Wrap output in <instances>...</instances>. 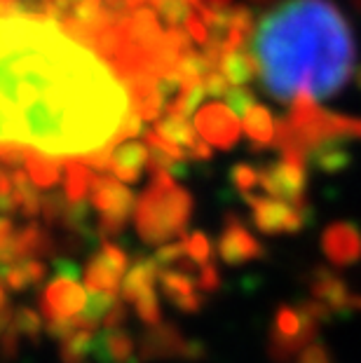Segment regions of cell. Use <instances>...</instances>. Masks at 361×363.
Instances as JSON below:
<instances>
[{"label": "cell", "instance_id": "obj_1", "mask_svg": "<svg viewBox=\"0 0 361 363\" xmlns=\"http://www.w3.org/2000/svg\"><path fill=\"white\" fill-rule=\"evenodd\" d=\"M127 113V87L94 52L52 21L0 17V143L87 157Z\"/></svg>", "mask_w": 361, "mask_h": 363}, {"label": "cell", "instance_id": "obj_2", "mask_svg": "<svg viewBox=\"0 0 361 363\" xmlns=\"http://www.w3.org/2000/svg\"><path fill=\"white\" fill-rule=\"evenodd\" d=\"M253 64L265 91L282 104H319L355 73L357 45L331 0H284L253 35Z\"/></svg>", "mask_w": 361, "mask_h": 363}, {"label": "cell", "instance_id": "obj_3", "mask_svg": "<svg viewBox=\"0 0 361 363\" xmlns=\"http://www.w3.org/2000/svg\"><path fill=\"white\" fill-rule=\"evenodd\" d=\"M193 199L176 185L172 174L152 167V183L136 204V230L148 244H162L183 233Z\"/></svg>", "mask_w": 361, "mask_h": 363}, {"label": "cell", "instance_id": "obj_4", "mask_svg": "<svg viewBox=\"0 0 361 363\" xmlns=\"http://www.w3.org/2000/svg\"><path fill=\"white\" fill-rule=\"evenodd\" d=\"M80 269L73 262H57V274L43 296V312L52 321H73L87 307V293L78 281Z\"/></svg>", "mask_w": 361, "mask_h": 363}, {"label": "cell", "instance_id": "obj_5", "mask_svg": "<svg viewBox=\"0 0 361 363\" xmlns=\"http://www.w3.org/2000/svg\"><path fill=\"white\" fill-rule=\"evenodd\" d=\"M89 199L96 211L101 213V233L106 235H118L134 208V195L115 176L94 179Z\"/></svg>", "mask_w": 361, "mask_h": 363}, {"label": "cell", "instance_id": "obj_6", "mask_svg": "<svg viewBox=\"0 0 361 363\" xmlns=\"http://www.w3.org/2000/svg\"><path fill=\"white\" fill-rule=\"evenodd\" d=\"M127 269V253L115 246L113 242H104L101 253L87 262L84 269V286L96 293H115L120 289V279H125Z\"/></svg>", "mask_w": 361, "mask_h": 363}, {"label": "cell", "instance_id": "obj_7", "mask_svg": "<svg viewBox=\"0 0 361 363\" xmlns=\"http://www.w3.org/2000/svg\"><path fill=\"white\" fill-rule=\"evenodd\" d=\"M195 129L206 143L218 145V148H230L240 136V120H237V113L230 106L209 104L197 111Z\"/></svg>", "mask_w": 361, "mask_h": 363}, {"label": "cell", "instance_id": "obj_8", "mask_svg": "<svg viewBox=\"0 0 361 363\" xmlns=\"http://www.w3.org/2000/svg\"><path fill=\"white\" fill-rule=\"evenodd\" d=\"M253 216L263 233H287L301 225V213L284 199H253Z\"/></svg>", "mask_w": 361, "mask_h": 363}, {"label": "cell", "instance_id": "obj_9", "mask_svg": "<svg viewBox=\"0 0 361 363\" xmlns=\"http://www.w3.org/2000/svg\"><path fill=\"white\" fill-rule=\"evenodd\" d=\"M143 164H148V148L139 141H125L113 148L109 172L122 183H136Z\"/></svg>", "mask_w": 361, "mask_h": 363}, {"label": "cell", "instance_id": "obj_10", "mask_svg": "<svg viewBox=\"0 0 361 363\" xmlns=\"http://www.w3.org/2000/svg\"><path fill=\"white\" fill-rule=\"evenodd\" d=\"M218 251L226 262H244V260H251L260 256V246L258 242L253 239L247 230H244L240 223H230L226 228V233L221 235V242H218Z\"/></svg>", "mask_w": 361, "mask_h": 363}, {"label": "cell", "instance_id": "obj_11", "mask_svg": "<svg viewBox=\"0 0 361 363\" xmlns=\"http://www.w3.org/2000/svg\"><path fill=\"white\" fill-rule=\"evenodd\" d=\"M160 267L155 258H148V260H141L129 269L127 277L122 279V296L129 303H134L136 298H141L143 293H148L155 289V281H157V274H160Z\"/></svg>", "mask_w": 361, "mask_h": 363}, {"label": "cell", "instance_id": "obj_12", "mask_svg": "<svg viewBox=\"0 0 361 363\" xmlns=\"http://www.w3.org/2000/svg\"><path fill=\"white\" fill-rule=\"evenodd\" d=\"M160 279H162L165 296L172 300L174 305H179L181 310H186V312L197 310L199 298H197L195 281L190 279V277H186L183 272H162Z\"/></svg>", "mask_w": 361, "mask_h": 363}, {"label": "cell", "instance_id": "obj_13", "mask_svg": "<svg viewBox=\"0 0 361 363\" xmlns=\"http://www.w3.org/2000/svg\"><path fill=\"white\" fill-rule=\"evenodd\" d=\"M24 164H26V172L30 176V181L35 183V188H52V185L59 183L61 164L57 160H52V155H45V152L26 148Z\"/></svg>", "mask_w": 361, "mask_h": 363}, {"label": "cell", "instance_id": "obj_14", "mask_svg": "<svg viewBox=\"0 0 361 363\" xmlns=\"http://www.w3.org/2000/svg\"><path fill=\"white\" fill-rule=\"evenodd\" d=\"M43 277H45V265L33 258L10 262V265H0V279L17 291L35 284L38 279H43Z\"/></svg>", "mask_w": 361, "mask_h": 363}, {"label": "cell", "instance_id": "obj_15", "mask_svg": "<svg viewBox=\"0 0 361 363\" xmlns=\"http://www.w3.org/2000/svg\"><path fill=\"white\" fill-rule=\"evenodd\" d=\"M155 131L162 138H167V141L181 145L183 150H193L199 143V138L195 136V127H190L188 120L181 118V115H167V118L157 120Z\"/></svg>", "mask_w": 361, "mask_h": 363}, {"label": "cell", "instance_id": "obj_16", "mask_svg": "<svg viewBox=\"0 0 361 363\" xmlns=\"http://www.w3.org/2000/svg\"><path fill=\"white\" fill-rule=\"evenodd\" d=\"M94 176H91V167L84 162H68L66 164V199L68 202H82L84 195L91 190Z\"/></svg>", "mask_w": 361, "mask_h": 363}, {"label": "cell", "instance_id": "obj_17", "mask_svg": "<svg viewBox=\"0 0 361 363\" xmlns=\"http://www.w3.org/2000/svg\"><path fill=\"white\" fill-rule=\"evenodd\" d=\"M221 71L233 84H244L251 80V75L256 73V64H253L251 54H242L230 50L221 57Z\"/></svg>", "mask_w": 361, "mask_h": 363}, {"label": "cell", "instance_id": "obj_18", "mask_svg": "<svg viewBox=\"0 0 361 363\" xmlns=\"http://www.w3.org/2000/svg\"><path fill=\"white\" fill-rule=\"evenodd\" d=\"M326 251L331 253L335 260H350L359 256L361 251V242H359V235L352 233L350 228H333L328 233L326 239Z\"/></svg>", "mask_w": 361, "mask_h": 363}, {"label": "cell", "instance_id": "obj_19", "mask_svg": "<svg viewBox=\"0 0 361 363\" xmlns=\"http://www.w3.org/2000/svg\"><path fill=\"white\" fill-rule=\"evenodd\" d=\"M244 115H247V120H244V127H247L249 136L256 138V141H260V143L270 141V136H272L270 113H267L263 106H251Z\"/></svg>", "mask_w": 361, "mask_h": 363}, {"label": "cell", "instance_id": "obj_20", "mask_svg": "<svg viewBox=\"0 0 361 363\" xmlns=\"http://www.w3.org/2000/svg\"><path fill=\"white\" fill-rule=\"evenodd\" d=\"M101 347L106 354H111L113 361H125L129 354H132V340L122 333V330H111V333L101 340Z\"/></svg>", "mask_w": 361, "mask_h": 363}, {"label": "cell", "instance_id": "obj_21", "mask_svg": "<svg viewBox=\"0 0 361 363\" xmlns=\"http://www.w3.org/2000/svg\"><path fill=\"white\" fill-rule=\"evenodd\" d=\"M209 253H211L209 239H206L202 233H195L186 239V256L193 262H206Z\"/></svg>", "mask_w": 361, "mask_h": 363}, {"label": "cell", "instance_id": "obj_22", "mask_svg": "<svg viewBox=\"0 0 361 363\" xmlns=\"http://www.w3.org/2000/svg\"><path fill=\"white\" fill-rule=\"evenodd\" d=\"M141 118L136 113H127V118L122 120V125L118 129V136L115 138H120V141H125V138L129 136H139L141 134Z\"/></svg>", "mask_w": 361, "mask_h": 363}, {"label": "cell", "instance_id": "obj_23", "mask_svg": "<svg viewBox=\"0 0 361 363\" xmlns=\"http://www.w3.org/2000/svg\"><path fill=\"white\" fill-rule=\"evenodd\" d=\"M186 28H188V35L193 38L195 43H206V33H209V30H206V26H204V21L199 19V17H188L186 19Z\"/></svg>", "mask_w": 361, "mask_h": 363}, {"label": "cell", "instance_id": "obj_24", "mask_svg": "<svg viewBox=\"0 0 361 363\" xmlns=\"http://www.w3.org/2000/svg\"><path fill=\"white\" fill-rule=\"evenodd\" d=\"M301 363H328V361H326V354L321 350H310V352H305Z\"/></svg>", "mask_w": 361, "mask_h": 363}, {"label": "cell", "instance_id": "obj_25", "mask_svg": "<svg viewBox=\"0 0 361 363\" xmlns=\"http://www.w3.org/2000/svg\"><path fill=\"white\" fill-rule=\"evenodd\" d=\"M5 305V293H3V289H0V307Z\"/></svg>", "mask_w": 361, "mask_h": 363}]
</instances>
